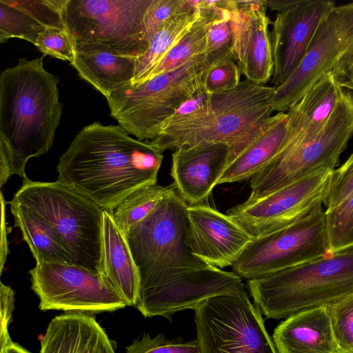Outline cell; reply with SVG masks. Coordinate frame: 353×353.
Returning a JSON list of instances; mask_svg holds the SVG:
<instances>
[{"label": "cell", "instance_id": "35", "mask_svg": "<svg viewBox=\"0 0 353 353\" xmlns=\"http://www.w3.org/2000/svg\"><path fill=\"white\" fill-rule=\"evenodd\" d=\"M241 72L232 59H226L208 65L203 79L205 95L233 90L241 83Z\"/></svg>", "mask_w": 353, "mask_h": 353}, {"label": "cell", "instance_id": "43", "mask_svg": "<svg viewBox=\"0 0 353 353\" xmlns=\"http://www.w3.org/2000/svg\"><path fill=\"white\" fill-rule=\"evenodd\" d=\"M339 353H353V347H352L351 349H350L348 350H346V351H344V352H339Z\"/></svg>", "mask_w": 353, "mask_h": 353}, {"label": "cell", "instance_id": "14", "mask_svg": "<svg viewBox=\"0 0 353 353\" xmlns=\"http://www.w3.org/2000/svg\"><path fill=\"white\" fill-rule=\"evenodd\" d=\"M353 50V2L336 6L319 27L297 68L274 88V111L287 112Z\"/></svg>", "mask_w": 353, "mask_h": 353}, {"label": "cell", "instance_id": "7", "mask_svg": "<svg viewBox=\"0 0 353 353\" xmlns=\"http://www.w3.org/2000/svg\"><path fill=\"white\" fill-rule=\"evenodd\" d=\"M12 199L49 223L74 264L101 274L103 209L58 181L38 182L28 178Z\"/></svg>", "mask_w": 353, "mask_h": 353}, {"label": "cell", "instance_id": "3", "mask_svg": "<svg viewBox=\"0 0 353 353\" xmlns=\"http://www.w3.org/2000/svg\"><path fill=\"white\" fill-rule=\"evenodd\" d=\"M43 58H21L0 74L1 187L14 174L28 179V160L52 146L63 105L59 79L46 70Z\"/></svg>", "mask_w": 353, "mask_h": 353}, {"label": "cell", "instance_id": "10", "mask_svg": "<svg viewBox=\"0 0 353 353\" xmlns=\"http://www.w3.org/2000/svg\"><path fill=\"white\" fill-rule=\"evenodd\" d=\"M194 310L201 353H278L247 293L215 296Z\"/></svg>", "mask_w": 353, "mask_h": 353}, {"label": "cell", "instance_id": "6", "mask_svg": "<svg viewBox=\"0 0 353 353\" xmlns=\"http://www.w3.org/2000/svg\"><path fill=\"white\" fill-rule=\"evenodd\" d=\"M208 65L206 54H201L172 71L114 92L106 98L110 116L137 139L154 140L184 103L205 95L203 79Z\"/></svg>", "mask_w": 353, "mask_h": 353}, {"label": "cell", "instance_id": "13", "mask_svg": "<svg viewBox=\"0 0 353 353\" xmlns=\"http://www.w3.org/2000/svg\"><path fill=\"white\" fill-rule=\"evenodd\" d=\"M332 172L319 170L263 197L247 199L227 214L254 238L279 230L324 203Z\"/></svg>", "mask_w": 353, "mask_h": 353}, {"label": "cell", "instance_id": "28", "mask_svg": "<svg viewBox=\"0 0 353 353\" xmlns=\"http://www.w3.org/2000/svg\"><path fill=\"white\" fill-rule=\"evenodd\" d=\"M157 183L140 187L125 197L113 210L112 216L119 229L125 234L145 219L158 205L168 190Z\"/></svg>", "mask_w": 353, "mask_h": 353}, {"label": "cell", "instance_id": "42", "mask_svg": "<svg viewBox=\"0 0 353 353\" xmlns=\"http://www.w3.org/2000/svg\"><path fill=\"white\" fill-rule=\"evenodd\" d=\"M0 353H30L16 343L12 342L3 349L0 350Z\"/></svg>", "mask_w": 353, "mask_h": 353}, {"label": "cell", "instance_id": "22", "mask_svg": "<svg viewBox=\"0 0 353 353\" xmlns=\"http://www.w3.org/2000/svg\"><path fill=\"white\" fill-rule=\"evenodd\" d=\"M101 274L128 306L136 307L140 275L124 233L117 226L112 210H104Z\"/></svg>", "mask_w": 353, "mask_h": 353}, {"label": "cell", "instance_id": "18", "mask_svg": "<svg viewBox=\"0 0 353 353\" xmlns=\"http://www.w3.org/2000/svg\"><path fill=\"white\" fill-rule=\"evenodd\" d=\"M230 148L222 143L183 147L172 155V186L189 205L205 200L227 167Z\"/></svg>", "mask_w": 353, "mask_h": 353}, {"label": "cell", "instance_id": "21", "mask_svg": "<svg viewBox=\"0 0 353 353\" xmlns=\"http://www.w3.org/2000/svg\"><path fill=\"white\" fill-rule=\"evenodd\" d=\"M40 353H116L113 343L91 314L66 312L50 322Z\"/></svg>", "mask_w": 353, "mask_h": 353}, {"label": "cell", "instance_id": "8", "mask_svg": "<svg viewBox=\"0 0 353 353\" xmlns=\"http://www.w3.org/2000/svg\"><path fill=\"white\" fill-rule=\"evenodd\" d=\"M152 0H66L63 19L75 52L100 48L137 59L146 50Z\"/></svg>", "mask_w": 353, "mask_h": 353}, {"label": "cell", "instance_id": "26", "mask_svg": "<svg viewBox=\"0 0 353 353\" xmlns=\"http://www.w3.org/2000/svg\"><path fill=\"white\" fill-rule=\"evenodd\" d=\"M199 17V12L196 7L194 11L167 23L152 35L145 51L136 59L132 85L142 83L148 79L163 58L186 34Z\"/></svg>", "mask_w": 353, "mask_h": 353}, {"label": "cell", "instance_id": "11", "mask_svg": "<svg viewBox=\"0 0 353 353\" xmlns=\"http://www.w3.org/2000/svg\"><path fill=\"white\" fill-rule=\"evenodd\" d=\"M329 254L321 204L294 223L254 238L232 265V272L250 280Z\"/></svg>", "mask_w": 353, "mask_h": 353}, {"label": "cell", "instance_id": "36", "mask_svg": "<svg viewBox=\"0 0 353 353\" xmlns=\"http://www.w3.org/2000/svg\"><path fill=\"white\" fill-rule=\"evenodd\" d=\"M35 46L45 55L68 61L70 64L74 61V43L68 32L46 28L38 37Z\"/></svg>", "mask_w": 353, "mask_h": 353}, {"label": "cell", "instance_id": "25", "mask_svg": "<svg viewBox=\"0 0 353 353\" xmlns=\"http://www.w3.org/2000/svg\"><path fill=\"white\" fill-rule=\"evenodd\" d=\"M10 205L14 227L20 229L37 263L49 261L74 264L53 228L45 219L13 199Z\"/></svg>", "mask_w": 353, "mask_h": 353}, {"label": "cell", "instance_id": "24", "mask_svg": "<svg viewBox=\"0 0 353 353\" xmlns=\"http://www.w3.org/2000/svg\"><path fill=\"white\" fill-rule=\"evenodd\" d=\"M135 58L100 48L75 52L71 64L79 76L105 99L114 92L132 84L135 75Z\"/></svg>", "mask_w": 353, "mask_h": 353}, {"label": "cell", "instance_id": "41", "mask_svg": "<svg viewBox=\"0 0 353 353\" xmlns=\"http://www.w3.org/2000/svg\"><path fill=\"white\" fill-rule=\"evenodd\" d=\"M301 1L302 0H263L267 8L278 12L287 10L299 4Z\"/></svg>", "mask_w": 353, "mask_h": 353}, {"label": "cell", "instance_id": "31", "mask_svg": "<svg viewBox=\"0 0 353 353\" xmlns=\"http://www.w3.org/2000/svg\"><path fill=\"white\" fill-rule=\"evenodd\" d=\"M24 12L46 28L67 32L63 7L66 0H4Z\"/></svg>", "mask_w": 353, "mask_h": 353}, {"label": "cell", "instance_id": "32", "mask_svg": "<svg viewBox=\"0 0 353 353\" xmlns=\"http://www.w3.org/2000/svg\"><path fill=\"white\" fill-rule=\"evenodd\" d=\"M339 352L353 347V293L326 305Z\"/></svg>", "mask_w": 353, "mask_h": 353}, {"label": "cell", "instance_id": "23", "mask_svg": "<svg viewBox=\"0 0 353 353\" xmlns=\"http://www.w3.org/2000/svg\"><path fill=\"white\" fill-rule=\"evenodd\" d=\"M287 121L284 112L265 120L248 145L229 162L217 185L251 179L265 168L282 148Z\"/></svg>", "mask_w": 353, "mask_h": 353}, {"label": "cell", "instance_id": "20", "mask_svg": "<svg viewBox=\"0 0 353 353\" xmlns=\"http://www.w3.org/2000/svg\"><path fill=\"white\" fill-rule=\"evenodd\" d=\"M278 353H339L327 306L298 312L274 329Z\"/></svg>", "mask_w": 353, "mask_h": 353}, {"label": "cell", "instance_id": "17", "mask_svg": "<svg viewBox=\"0 0 353 353\" xmlns=\"http://www.w3.org/2000/svg\"><path fill=\"white\" fill-rule=\"evenodd\" d=\"M236 2L232 13L234 60L245 79L265 85L274 67L267 8L263 0Z\"/></svg>", "mask_w": 353, "mask_h": 353}, {"label": "cell", "instance_id": "29", "mask_svg": "<svg viewBox=\"0 0 353 353\" xmlns=\"http://www.w3.org/2000/svg\"><path fill=\"white\" fill-rule=\"evenodd\" d=\"M330 254L353 246V193L340 204L325 210Z\"/></svg>", "mask_w": 353, "mask_h": 353}, {"label": "cell", "instance_id": "37", "mask_svg": "<svg viewBox=\"0 0 353 353\" xmlns=\"http://www.w3.org/2000/svg\"><path fill=\"white\" fill-rule=\"evenodd\" d=\"M353 193V153L339 168L332 172L328 194L324 201L327 208H333Z\"/></svg>", "mask_w": 353, "mask_h": 353}, {"label": "cell", "instance_id": "40", "mask_svg": "<svg viewBox=\"0 0 353 353\" xmlns=\"http://www.w3.org/2000/svg\"><path fill=\"white\" fill-rule=\"evenodd\" d=\"M1 274L4 268L6 259L9 253L8 234L12 231V228L8 226L6 219V201L2 193H1Z\"/></svg>", "mask_w": 353, "mask_h": 353}, {"label": "cell", "instance_id": "9", "mask_svg": "<svg viewBox=\"0 0 353 353\" xmlns=\"http://www.w3.org/2000/svg\"><path fill=\"white\" fill-rule=\"evenodd\" d=\"M353 135V92L343 89L321 130L307 141L283 146L260 172L250 179L254 200L323 170H334Z\"/></svg>", "mask_w": 353, "mask_h": 353}, {"label": "cell", "instance_id": "5", "mask_svg": "<svg viewBox=\"0 0 353 353\" xmlns=\"http://www.w3.org/2000/svg\"><path fill=\"white\" fill-rule=\"evenodd\" d=\"M248 287L254 305L268 319L328 305L353 293V246L248 280Z\"/></svg>", "mask_w": 353, "mask_h": 353}, {"label": "cell", "instance_id": "27", "mask_svg": "<svg viewBox=\"0 0 353 353\" xmlns=\"http://www.w3.org/2000/svg\"><path fill=\"white\" fill-rule=\"evenodd\" d=\"M199 17L186 34L163 58L150 74L148 79L172 71L195 57L206 53V24L212 16L206 6H196Z\"/></svg>", "mask_w": 353, "mask_h": 353}, {"label": "cell", "instance_id": "12", "mask_svg": "<svg viewBox=\"0 0 353 353\" xmlns=\"http://www.w3.org/2000/svg\"><path fill=\"white\" fill-rule=\"evenodd\" d=\"M29 273L43 311L94 314L127 305L102 274L75 264L40 261Z\"/></svg>", "mask_w": 353, "mask_h": 353}, {"label": "cell", "instance_id": "15", "mask_svg": "<svg viewBox=\"0 0 353 353\" xmlns=\"http://www.w3.org/2000/svg\"><path fill=\"white\" fill-rule=\"evenodd\" d=\"M336 6L330 0H302L271 22L273 87L282 85L294 72L319 27Z\"/></svg>", "mask_w": 353, "mask_h": 353}, {"label": "cell", "instance_id": "4", "mask_svg": "<svg viewBox=\"0 0 353 353\" xmlns=\"http://www.w3.org/2000/svg\"><path fill=\"white\" fill-rule=\"evenodd\" d=\"M274 93L273 86L245 79L233 90L205 95L190 111L178 112L163 124L159 137L150 143L162 152L222 143L230 148V162L274 112Z\"/></svg>", "mask_w": 353, "mask_h": 353}, {"label": "cell", "instance_id": "16", "mask_svg": "<svg viewBox=\"0 0 353 353\" xmlns=\"http://www.w3.org/2000/svg\"><path fill=\"white\" fill-rule=\"evenodd\" d=\"M253 239L227 214L201 203L188 205L186 243L206 263L232 266Z\"/></svg>", "mask_w": 353, "mask_h": 353}, {"label": "cell", "instance_id": "33", "mask_svg": "<svg viewBox=\"0 0 353 353\" xmlns=\"http://www.w3.org/2000/svg\"><path fill=\"white\" fill-rule=\"evenodd\" d=\"M196 9L194 1L152 0L145 18L148 41L163 26Z\"/></svg>", "mask_w": 353, "mask_h": 353}, {"label": "cell", "instance_id": "19", "mask_svg": "<svg viewBox=\"0 0 353 353\" xmlns=\"http://www.w3.org/2000/svg\"><path fill=\"white\" fill-rule=\"evenodd\" d=\"M343 89L332 72L320 78L288 113L282 147L308 141L324 127L340 100Z\"/></svg>", "mask_w": 353, "mask_h": 353}, {"label": "cell", "instance_id": "30", "mask_svg": "<svg viewBox=\"0 0 353 353\" xmlns=\"http://www.w3.org/2000/svg\"><path fill=\"white\" fill-rule=\"evenodd\" d=\"M46 28L24 12L0 0V43L18 38L35 46Z\"/></svg>", "mask_w": 353, "mask_h": 353}, {"label": "cell", "instance_id": "38", "mask_svg": "<svg viewBox=\"0 0 353 353\" xmlns=\"http://www.w3.org/2000/svg\"><path fill=\"white\" fill-rule=\"evenodd\" d=\"M14 309V292L2 282L0 285V350L13 341L8 333V326L12 321Z\"/></svg>", "mask_w": 353, "mask_h": 353}, {"label": "cell", "instance_id": "1", "mask_svg": "<svg viewBox=\"0 0 353 353\" xmlns=\"http://www.w3.org/2000/svg\"><path fill=\"white\" fill-rule=\"evenodd\" d=\"M188 204L168 187L155 208L125 234L140 275L136 307L145 317L194 310L221 294H238L242 279L203 261L186 243Z\"/></svg>", "mask_w": 353, "mask_h": 353}, {"label": "cell", "instance_id": "34", "mask_svg": "<svg viewBox=\"0 0 353 353\" xmlns=\"http://www.w3.org/2000/svg\"><path fill=\"white\" fill-rule=\"evenodd\" d=\"M125 353H201V350L196 339L184 342L181 337L170 339L163 334L151 337L144 333L126 347Z\"/></svg>", "mask_w": 353, "mask_h": 353}, {"label": "cell", "instance_id": "2", "mask_svg": "<svg viewBox=\"0 0 353 353\" xmlns=\"http://www.w3.org/2000/svg\"><path fill=\"white\" fill-rule=\"evenodd\" d=\"M163 159L150 141L132 138L119 125L94 122L60 157L57 181L113 210L137 188L157 183Z\"/></svg>", "mask_w": 353, "mask_h": 353}, {"label": "cell", "instance_id": "39", "mask_svg": "<svg viewBox=\"0 0 353 353\" xmlns=\"http://www.w3.org/2000/svg\"><path fill=\"white\" fill-rule=\"evenodd\" d=\"M332 73L343 88L353 90V50L339 61Z\"/></svg>", "mask_w": 353, "mask_h": 353}]
</instances>
